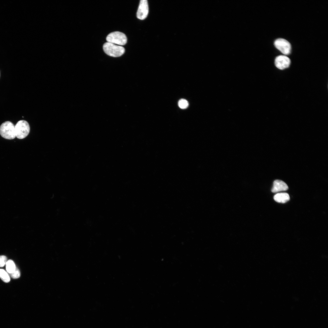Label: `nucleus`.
Returning <instances> with one entry per match:
<instances>
[{"mask_svg":"<svg viewBox=\"0 0 328 328\" xmlns=\"http://www.w3.org/2000/svg\"><path fill=\"white\" fill-rule=\"evenodd\" d=\"M0 278L4 282L8 283L10 280L8 273L3 269H0Z\"/></svg>","mask_w":328,"mask_h":328,"instance_id":"obj_11","label":"nucleus"},{"mask_svg":"<svg viewBox=\"0 0 328 328\" xmlns=\"http://www.w3.org/2000/svg\"><path fill=\"white\" fill-rule=\"evenodd\" d=\"M290 59L285 55H279L275 59V63L276 67L280 70L288 67L290 64Z\"/></svg>","mask_w":328,"mask_h":328,"instance_id":"obj_7","label":"nucleus"},{"mask_svg":"<svg viewBox=\"0 0 328 328\" xmlns=\"http://www.w3.org/2000/svg\"><path fill=\"white\" fill-rule=\"evenodd\" d=\"M0 134L3 138L12 139L16 137L15 126L11 122L6 121L0 126Z\"/></svg>","mask_w":328,"mask_h":328,"instance_id":"obj_2","label":"nucleus"},{"mask_svg":"<svg viewBox=\"0 0 328 328\" xmlns=\"http://www.w3.org/2000/svg\"><path fill=\"white\" fill-rule=\"evenodd\" d=\"M274 199L278 203H285L289 200L290 197L289 194L287 193H278L275 195Z\"/></svg>","mask_w":328,"mask_h":328,"instance_id":"obj_9","label":"nucleus"},{"mask_svg":"<svg viewBox=\"0 0 328 328\" xmlns=\"http://www.w3.org/2000/svg\"><path fill=\"white\" fill-rule=\"evenodd\" d=\"M274 45L277 49L285 55H288L290 53L291 44L285 39L278 38L276 39L275 41Z\"/></svg>","mask_w":328,"mask_h":328,"instance_id":"obj_5","label":"nucleus"},{"mask_svg":"<svg viewBox=\"0 0 328 328\" xmlns=\"http://www.w3.org/2000/svg\"><path fill=\"white\" fill-rule=\"evenodd\" d=\"M5 265L6 271L9 274L13 272L15 270L16 267L15 263L12 260H8Z\"/></svg>","mask_w":328,"mask_h":328,"instance_id":"obj_10","label":"nucleus"},{"mask_svg":"<svg viewBox=\"0 0 328 328\" xmlns=\"http://www.w3.org/2000/svg\"><path fill=\"white\" fill-rule=\"evenodd\" d=\"M7 257L5 255L0 256V267H4L7 261Z\"/></svg>","mask_w":328,"mask_h":328,"instance_id":"obj_14","label":"nucleus"},{"mask_svg":"<svg viewBox=\"0 0 328 328\" xmlns=\"http://www.w3.org/2000/svg\"><path fill=\"white\" fill-rule=\"evenodd\" d=\"M103 48L107 54L114 57L120 56L125 52V49L123 46L108 42L104 44Z\"/></svg>","mask_w":328,"mask_h":328,"instance_id":"obj_1","label":"nucleus"},{"mask_svg":"<svg viewBox=\"0 0 328 328\" xmlns=\"http://www.w3.org/2000/svg\"><path fill=\"white\" fill-rule=\"evenodd\" d=\"M9 274L11 277L14 279L19 278L20 276V271L17 267H16L15 270L13 272Z\"/></svg>","mask_w":328,"mask_h":328,"instance_id":"obj_13","label":"nucleus"},{"mask_svg":"<svg viewBox=\"0 0 328 328\" xmlns=\"http://www.w3.org/2000/svg\"><path fill=\"white\" fill-rule=\"evenodd\" d=\"M178 105L180 108L184 109L188 107L189 103L186 100L182 99L179 101Z\"/></svg>","mask_w":328,"mask_h":328,"instance_id":"obj_12","label":"nucleus"},{"mask_svg":"<svg viewBox=\"0 0 328 328\" xmlns=\"http://www.w3.org/2000/svg\"><path fill=\"white\" fill-rule=\"evenodd\" d=\"M288 189V186L285 182L281 180L277 179L274 181L271 191L273 193H276L286 191Z\"/></svg>","mask_w":328,"mask_h":328,"instance_id":"obj_8","label":"nucleus"},{"mask_svg":"<svg viewBox=\"0 0 328 328\" xmlns=\"http://www.w3.org/2000/svg\"><path fill=\"white\" fill-rule=\"evenodd\" d=\"M16 137L21 139L26 138L30 131V127L28 122L24 120L18 121L15 125Z\"/></svg>","mask_w":328,"mask_h":328,"instance_id":"obj_3","label":"nucleus"},{"mask_svg":"<svg viewBox=\"0 0 328 328\" xmlns=\"http://www.w3.org/2000/svg\"><path fill=\"white\" fill-rule=\"evenodd\" d=\"M149 13V6L147 0H141L137 12V18L143 20L147 17Z\"/></svg>","mask_w":328,"mask_h":328,"instance_id":"obj_6","label":"nucleus"},{"mask_svg":"<svg viewBox=\"0 0 328 328\" xmlns=\"http://www.w3.org/2000/svg\"><path fill=\"white\" fill-rule=\"evenodd\" d=\"M106 39L108 42L120 46L125 45L127 42V38L125 34L118 31L109 33L107 36Z\"/></svg>","mask_w":328,"mask_h":328,"instance_id":"obj_4","label":"nucleus"}]
</instances>
